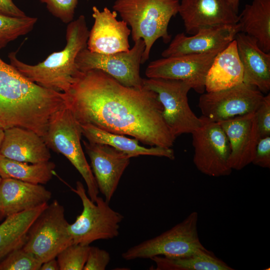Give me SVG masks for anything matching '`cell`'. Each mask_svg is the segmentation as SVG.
I'll return each instance as SVG.
<instances>
[{
	"instance_id": "1f68e13d",
	"label": "cell",
	"mask_w": 270,
	"mask_h": 270,
	"mask_svg": "<svg viewBox=\"0 0 270 270\" xmlns=\"http://www.w3.org/2000/svg\"><path fill=\"white\" fill-rule=\"evenodd\" d=\"M254 115L260 138L270 136V94L264 96Z\"/></svg>"
},
{
	"instance_id": "74e56055",
	"label": "cell",
	"mask_w": 270,
	"mask_h": 270,
	"mask_svg": "<svg viewBox=\"0 0 270 270\" xmlns=\"http://www.w3.org/2000/svg\"><path fill=\"white\" fill-rule=\"evenodd\" d=\"M4 130L0 128V148L4 140Z\"/></svg>"
},
{
	"instance_id": "7c38bea8",
	"label": "cell",
	"mask_w": 270,
	"mask_h": 270,
	"mask_svg": "<svg viewBox=\"0 0 270 270\" xmlns=\"http://www.w3.org/2000/svg\"><path fill=\"white\" fill-rule=\"evenodd\" d=\"M264 96L256 88L242 82L228 89L202 94L198 107L202 116L218 122L254 112Z\"/></svg>"
},
{
	"instance_id": "9c48e42d",
	"label": "cell",
	"mask_w": 270,
	"mask_h": 270,
	"mask_svg": "<svg viewBox=\"0 0 270 270\" xmlns=\"http://www.w3.org/2000/svg\"><path fill=\"white\" fill-rule=\"evenodd\" d=\"M145 88L157 94L162 108V116L172 134L176 138L192 134L202 123L190 109L188 94L191 89L184 81L163 78H143Z\"/></svg>"
},
{
	"instance_id": "603a6c76",
	"label": "cell",
	"mask_w": 270,
	"mask_h": 270,
	"mask_svg": "<svg viewBox=\"0 0 270 270\" xmlns=\"http://www.w3.org/2000/svg\"><path fill=\"white\" fill-rule=\"evenodd\" d=\"M82 135L88 142L108 145L127 154L130 158L140 156H152L174 158L171 148L152 146L146 148L139 144L138 140L125 135L114 134L98 128L90 124H80Z\"/></svg>"
},
{
	"instance_id": "8992f818",
	"label": "cell",
	"mask_w": 270,
	"mask_h": 270,
	"mask_svg": "<svg viewBox=\"0 0 270 270\" xmlns=\"http://www.w3.org/2000/svg\"><path fill=\"white\" fill-rule=\"evenodd\" d=\"M71 190L80 197L83 208L75 222L68 224L73 244L88 246L96 240L118 236L120 224L124 219L121 214L111 208L102 197L98 196L96 202H92L80 181L76 182V188Z\"/></svg>"
},
{
	"instance_id": "7a4b0ae2",
	"label": "cell",
	"mask_w": 270,
	"mask_h": 270,
	"mask_svg": "<svg viewBox=\"0 0 270 270\" xmlns=\"http://www.w3.org/2000/svg\"><path fill=\"white\" fill-rule=\"evenodd\" d=\"M66 106L64 93L32 82L0 58V128L21 127L44 138L56 114Z\"/></svg>"
},
{
	"instance_id": "ba28073f",
	"label": "cell",
	"mask_w": 270,
	"mask_h": 270,
	"mask_svg": "<svg viewBox=\"0 0 270 270\" xmlns=\"http://www.w3.org/2000/svg\"><path fill=\"white\" fill-rule=\"evenodd\" d=\"M64 206L56 200L39 215L30 226L22 248L34 254L42 264L56 258L73 244Z\"/></svg>"
},
{
	"instance_id": "4dcf8cb0",
	"label": "cell",
	"mask_w": 270,
	"mask_h": 270,
	"mask_svg": "<svg viewBox=\"0 0 270 270\" xmlns=\"http://www.w3.org/2000/svg\"><path fill=\"white\" fill-rule=\"evenodd\" d=\"M48 10L65 24L73 20L78 0H40Z\"/></svg>"
},
{
	"instance_id": "8d00e7d4",
	"label": "cell",
	"mask_w": 270,
	"mask_h": 270,
	"mask_svg": "<svg viewBox=\"0 0 270 270\" xmlns=\"http://www.w3.org/2000/svg\"><path fill=\"white\" fill-rule=\"evenodd\" d=\"M233 9L238 12L240 0H227Z\"/></svg>"
},
{
	"instance_id": "ac0fdd59",
	"label": "cell",
	"mask_w": 270,
	"mask_h": 270,
	"mask_svg": "<svg viewBox=\"0 0 270 270\" xmlns=\"http://www.w3.org/2000/svg\"><path fill=\"white\" fill-rule=\"evenodd\" d=\"M218 122L229 140L230 168L240 170L251 164L260 139L254 112Z\"/></svg>"
},
{
	"instance_id": "cb8c5ba5",
	"label": "cell",
	"mask_w": 270,
	"mask_h": 270,
	"mask_svg": "<svg viewBox=\"0 0 270 270\" xmlns=\"http://www.w3.org/2000/svg\"><path fill=\"white\" fill-rule=\"evenodd\" d=\"M48 205L46 203L5 218L0 224V262L11 252L23 247L30 226Z\"/></svg>"
},
{
	"instance_id": "d590c367",
	"label": "cell",
	"mask_w": 270,
	"mask_h": 270,
	"mask_svg": "<svg viewBox=\"0 0 270 270\" xmlns=\"http://www.w3.org/2000/svg\"><path fill=\"white\" fill-rule=\"evenodd\" d=\"M40 270H60V267L56 258L43 262Z\"/></svg>"
},
{
	"instance_id": "f35d334b",
	"label": "cell",
	"mask_w": 270,
	"mask_h": 270,
	"mask_svg": "<svg viewBox=\"0 0 270 270\" xmlns=\"http://www.w3.org/2000/svg\"><path fill=\"white\" fill-rule=\"evenodd\" d=\"M2 180V178L1 176H0V184H1Z\"/></svg>"
},
{
	"instance_id": "2e32d148",
	"label": "cell",
	"mask_w": 270,
	"mask_h": 270,
	"mask_svg": "<svg viewBox=\"0 0 270 270\" xmlns=\"http://www.w3.org/2000/svg\"><path fill=\"white\" fill-rule=\"evenodd\" d=\"M240 32L238 23L202 28L192 36L177 34L162 53V58L209 52L224 48Z\"/></svg>"
},
{
	"instance_id": "484cf974",
	"label": "cell",
	"mask_w": 270,
	"mask_h": 270,
	"mask_svg": "<svg viewBox=\"0 0 270 270\" xmlns=\"http://www.w3.org/2000/svg\"><path fill=\"white\" fill-rule=\"evenodd\" d=\"M156 270H233L232 268L218 258L205 247L183 256H162L150 258Z\"/></svg>"
},
{
	"instance_id": "277c9868",
	"label": "cell",
	"mask_w": 270,
	"mask_h": 270,
	"mask_svg": "<svg viewBox=\"0 0 270 270\" xmlns=\"http://www.w3.org/2000/svg\"><path fill=\"white\" fill-rule=\"evenodd\" d=\"M178 0H116L114 10L130 28L132 40L142 39L145 49L142 64L150 57L156 41L162 38L166 44L170 41L168 26L171 18L178 12Z\"/></svg>"
},
{
	"instance_id": "5b68a950",
	"label": "cell",
	"mask_w": 270,
	"mask_h": 270,
	"mask_svg": "<svg viewBox=\"0 0 270 270\" xmlns=\"http://www.w3.org/2000/svg\"><path fill=\"white\" fill-rule=\"evenodd\" d=\"M82 135L80 124L66 106L54 116L43 139L48 148L64 156L80 172L86 184L89 198L95 202L99 190L82 148Z\"/></svg>"
},
{
	"instance_id": "83f0119b",
	"label": "cell",
	"mask_w": 270,
	"mask_h": 270,
	"mask_svg": "<svg viewBox=\"0 0 270 270\" xmlns=\"http://www.w3.org/2000/svg\"><path fill=\"white\" fill-rule=\"evenodd\" d=\"M37 20L36 17L18 18L0 14V49L11 41L30 32Z\"/></svg>"
},
{
	"instance_id": "ffe728a7",
	"label": "cell",
	"mask_w": 270,
	"mask_h": 270,
	"mask_svg": "<svg viewBox=\"0 0 270 270\" xmlns=\"http://www.w3.org/2000/svg\"><path fill=\"white\" fill-rule=\"evenodd\" d=\"M49 148L36 132L21 127L4 130L0 154L22 162L37 164L50 160Z\"/></svg>"
},
{
	"instance_id": "52a82bcc",
	"label": "cell",
	"mask_w": 270,
	"mask_h": 270,
	"mask_svg": "<svg viewBox=\"0 0 270 270\" xmlns=\"http://www.w3.org/2000/svg\"><path fill=\"white\" fill-rule=\"evenodd\" d=\"M198 214L190 213L182 221L168 230L124 251L122 258L130 260L162 256L180 257L204 248L198 231Z\"/></svg>"
},
{
	"instance_id": "e0dca14e",
	"label": "cell",
	"mask_w": 270,
	"mask_h": 270,
	"mask_svg": "<svg viewBox=\"0 0 270 270\" xmlns=\"http://www.w3.org/2000/svg\"><path fill=\"white\" fill-rule=\"evenodd\" d=\"M178 13L186 32L192 35L202 28L238 22V12L227 0H182Z\"/></svg>"
},
{
	"instance_id": "f546056e",
	"label": "cell",
	"mask_w": 270,
	"mask_h": 270,
	"mask_svg": "<svg viewBox=\"0 0 270 270\" xmlns=\"http://www.w3.org/2000/svg\"><path fill=\"white\" fill-rule=\"evenodd\" d=\"M42 262L22 248L9 254L0 262V270H40Z\"/></svg>"
},
{
	"instance_id": "f1b7e54d",
	"label": "cell",
	"mask_w": 270,
	"mask_h": 270,
	"mask_svg": "<svg viewBox=\"0 0 270 270\" xmlns=\"http://www.w3.org/2000/svg\"><path fill=\"white\" fill-rule=\"evenodd\" d=\"M90 246L72 244L57 256L60 270H83Z\"/></svg>"
},
{
	"instance_id": "d6a6232c",
	"label": "cell",
	"mask_w": 270,
	"mask_h": 270,
	"mask_svg": "<svg viewBox=\"0 0 270 270\" xmlns=\"http://www.w3.org/2000/svg\"><path fill=\"white\" fill-rule=\"evenodd\" d=\"M110 260V254L106 250L96 246H90L83 270H104Z\"/></svg>"
},
{
	"instance_id": "30bf717a",
	"label": "cell",
	"mask_w": 270,
	"mask_h": 270,
	"mask_svg": "<svg viewBox=\"0 0 270 270\" xmlns=\"http://www.w3.org/2000/svg\"><path fill=\"white\" fill-rule=\"evenodd\" d=\"M200 118V126L192 133L194 164L210 176L230 175L232 170L228 164L230 148L226 133L218 122L204 116Z\"/></svg>"
},
{
	"instance_id": "3957f363",
	"label": "cell",
	"mask_w": 270,
	"mask_h": 270,
	"mask_svg": "<svg viewBox=\"0 0 270 270\" xmlns=\"http://www.w3.org/2000/svg\"><path fill=\"white\" fill-rule=\"evenodd\" d=\"M90 30L85 16H80L67 26L66 45L34 65L26 64L16 57V52L8 54L10 64L32 82L42 87L66 92L80 76L76 63L79 52L87 48Z\"/></svg>"
},
{
	"instance_id": "7402d4cb",
	"label": "cell",
	"mask_w": 270,
	"mask_h": 270,
	"mask_svg": "<svg viewBox=\"0 0 270 270\" xmlns=\"http://www.w3.org/2000/svg\"><path fill=\"white\" fill-rule=\"evenodd\" d=\"M244 81L243 68L234 40L215 56L206 75L205 90L214 92L236 86Z\"/></svg>"
},
{
	"instance_id": "836d02e7",
	"label": "cell",
	"mask_w": 270,
	"mask_h": 270,
	"mask_svg": "<svg viewBox=\"0 0 270 270\" xmlns=\"http://www.w3.org/2000/svg\"><path fill=\"white\" fill-rule=\"evenodd\" d=\"M252 163L263 168H270V136L258 140Z\"/></svg>"
},
{
	"instance_id": "8fae6325",
	"label": "cell",
	"mask_w": 270,
	"mask_h": 270,
	"mask_svg": "<svg viewBox=\"0 0 270 270\" xmlns=\"http://www.w3.org/2000/svg\"><path fill=\"white\" fill-rule=\"evenodd\" d=\"M134 43L128 51L112 54L92 52L86 48L81 50L76 58L77 67L82 72L99 70L124 86L142 88L143 78L140 75V66L145 44L142 39Z\"/></svg>"
},
{
	"instance_id": "9a60e30c",
	"label": "cell",
	"mask_w": 270,
	"mask_h": 270,
	"mask_svg": "<svg viewBox=\"0 0 270 270\" xmlns=\"http://www.w3.org/2000/svg\"><path fill=\"white\" fill-rule=\"evenodd\" d=\"M94 23L90 30L87 48L90 52L112 54L130 50L131 30L124 20H117V12L105 7L92 8Z\"/></svg>"
},
{
	"instance_id": "d4e9b609",
	"label": "cell",
	"mask_w": 270,
	"mask_h": 270,
	"mask_svg": "<svg viewBox=\"0 0 270 270\" xmlns=\"http://www.w3.org/2000/svg\"><path fill=\"white\" fill-rule=\"evenodd\" d=\"M238 23L240 32L253 38L260 48L270 53V0H253L245 6Z\"/></svg>"
},
{
	"instance_id": "44dd1931",
	"label": "cell",
	"mask_w": 270,
	"mask_h": 270,
	"mask_svg": "<svg viewBox=\"0 0 270 270\" xmlns=\"http://www.w3.org/2000/svg\"><path fill=\"white\" fill-rule=\"evenodd\" d=\"M234 40L243 68V82L256 88L262 93H268L270 90V53L262 50L253 38L244 32L238 33Z\"/></svg>"
},
{
	"instance_id": "6da1fadb",
	"label": "cell",
	"mask_w": 270,
	"mask_h": 270,
	"mask_svg": "<svg viewBox=\"0 0 270 270\" xmlns=\"http://www.w3.org/2000/svg\"><path fill=\"white\" fill-rule=\"evenodd\" d=\"M67 107L80 124L128 135L152 146L171 148L176 138L162 116L154 92L122 84L105 72H82L64 93Z\"/></svg>"
},
{
	"instance_id": "e575fe53",
	"label": "cell",
	"mask_w": 270,
	"mask_h": 270,
	"mask_svg": "<svg viewBox=\"0 0 270 270\" xmlns=\"http://www.w3.org/2000/svg\"><path fill=\"white\" fill-rule=\"evenodd\" d=\"M0 14L18 18L27 16L14 4L12 0H0Z\"/></svg>"
},
{
	"instance_id": "d6986e66",
	"label": "cell",
	"mask_w": 270,
	"mask_h": 270,
	"mask_svg": "<svg viewBox=\"0 0 270 270\" xmlns=\"http://www.w3.org/2000/svg\"><path fill=\"white\" fill-rule=\"evenodd\" d=\"M51 192L40 184L2 178L0 186V221L8 216L48 203Z\"/></svg>"
},
{
	"instance_id": "4fadbf2b",
	"label": "cell",
	"mask_w": 270,
	"mask_h": 270,
	"mask_svg": "<svg viewBox=\"0 0 270 270\" xmlns=\"http://www.w3.org/2000/svg\"><path fill=\"white\" fill-rule=\"evenodd\" d=\"M222 50L204 54L162 58L153 60L148 64L145 74L148 78L184 81L191 88L202 94L205 91L208 71L215 56Z\"/></svg>"
},
{
	"instance_id": "5bb4252c",
	"label": "cell",
	"mask_w": 270,
	"mask_h": 270,
	"mask_svg": "<svg viewBox=\"0 0 270 270\" xmlns=\"http://www.w3.org/2000/svg\"><path fill=\"white\" fill-rule=\"evenodd\" d=\"M83 143L99 192L110 202L131 158L107 144L84 140Z\"/></svg>"
},
{
	"instance_id": "4316f807",
	"label": "cell",
	"mask_w": 270,
	"mask_h": 270,
	"mask_svg": "<svg viewBox=\"0 0 270 270\" xmlns=\"http://www.w3.org/2000/svg\"><path fill=\"white\" fill-rule=\"evenodd\" d=\"M56 165L48 161L30 164L7 158L0 154V176L34 184H46L52 177Z\"/></svg>"
}]
</instances>
